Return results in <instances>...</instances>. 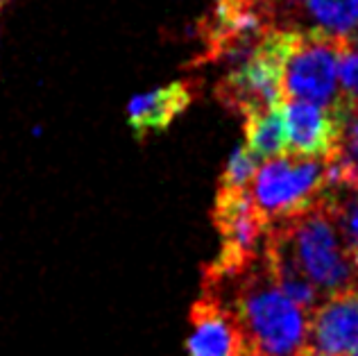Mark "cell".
I'll return each instance as SVG.
<instances>
[{
  "label": "cell",
  "instance_id": "obj_11",
  "mask_svg": "<svg viewBox=\"0 0 358 356\" xmlns=\"http://www.w3.org/2000/svg\"><path fill=\"white\" fill-rule=\"evenodd\" d=\"M324 202L343 245L358 261V186H338L324 193Z\"/></svg>",
  "mask_w": 358,
  "mask_h": 356
},
{
  "label": "cell",
  "instance_id": "obj_12",
  "mask_svg": "<svg viewBox=\"0 0 358 356\" xmlns=\"http://www.w3.org/2000/svg\"><path fill=\"white\" fill-rule=\"evenodd\" d=\"M259 171V159L248 148H238L231 155L227 168L220 177V189H248V182Z\"/></svg>",
  "mask_w": 358,
  "mask_h": 356
},
{
  "label": "cell",
  "instance_id": "obj_1",
  "mask_svg": "<svg viewBox=\"0 0 358 356\" xmlns=\"http://www.w3.org/2000/svg\"><path fill=\"white\" fill-rule=\"evenodd\" d=\"M295 30H272L248 57L236 64L215 87V98L222 107L238 111L243 116L263 109L279 107L284 102L281 75L293 48Z\"/></svg>",
  "mask_w": 358,
  "mask_h": 356
},
{
  "label": "cell",
  "instance_id": "obj_9",
  "mask_svg": "<svg viewBox=\"0 0 358 356\" xmlns=\"http://www.w3.org/2000/svg\"><path fill=\"white\" fill-rule=\"evenodd\" d=\"M248 148L257 159H275L286 155V127L281 105L245 116Z\"/></svg>",
  "mask_w": 358,
  "mask_h": 356
},
{
  "label": "cell",
  "instance_id": "obj_7",
  "mask_svg": "<svg viewBox=\"0 0 358 356\" xmlns=\"http://www.w3.org/2000/svg\"><path fill=\"white\" fill-rule=\"evenodd\" d=\"M186 350L191 356H243L245 341L236 315L218 297L202 293L191 306V336Z\"/></svg>",
  "mask_w": 358,
  "mask_h": 356
},
{
  "label": "cell",
  "instance_id": "obj_10",
  "mask_svg": "<svg viewBox=\"0 0 358 356\" xmlns=\"http://www.w3.org/2000/svg\"><path fill=\"white\" fill-rule=\"evenodd\" d=\"M338 186H358V107L354 105L347 107L341 150L327 162V191Z\"/></svg>",
  "mask_w": 358,
  "mask_h": 356
},
{
  "label": "cell",
  "instance_id": "obj_5",
  "mask_svg": "<svg viewBox=\"0 0 358 356\" xmlns=\"http://www.w3.org/2000/svg\"><path fill=\"white\" fill-rule=\"evenodd\" d=\"M213 225L222 236L220 257L213 264L241 266L263 255L268 222L254 207L248 189H218Z\"/></svg>",
  "mask_w": 358,
  "mask_h": 356
},
{
  "label": "cell",
  "instance_id": "obj_14",
  "mask_svg": "<svg viewBox=\"0 0 358 356\" xmlns=\"http://www.w3.org/2000/svg\"><path fill=\"white\" fill-rule=\"evenodd\" d=\"M352 356H358V350H356V352H354V354H352Z\"/></svg>",
  "mask_w": 358,
  "mask_h": 356
},
{
  "label": "cell",
  "instance_id": "obj_6",
  "mask_svg": "<svg viewBox=\"0 0 358 356\" xmlns=\"http://www.w3.org/2000/svg\"><path fill=\"white\" fill-rule=\"evenodd\" d=\"M358 350V288L327 297L308 313L301 352L308 356H352Z\"/></svg>",
  "mask_w": 358,
  "mask_h": 356
},
{
  "label": "cell",
  "instance_id": "obj_2",
  "mask_svg": "<svg viewBox=\"0 0 358 356\" xmlns=\"http://www.w3.org/2000/svg\"><path fill=\"white\" fill-rule=\"evenodd\" d=\"M327 162L281 155L254 175L252 202L270 225L306 211L327 193Z\"/></svg>",
  "mask_w": 358,
  "mask_h": 356
},
{
  "label": "cell",
  "instance_id": "obj_13",
  "mask_svg": "<svg viewBox=\"0 0 358 356\" xmlns=\"http://www.w3.org/2000/svg\"><path fill=\"white\" fill-rule=\"evenodd\" d=\"M297 3H301V0H290V5H297Z\"/></svg>",
  "mask_w": 358,
  "mask_h": 356
},
{
  "label": "cell",
  "instance_id": "obj_3",
  "mask_svg": "<svg viewBox=\"0 0 358 356\" xmlns=\"http://www.w3.org/2000/svg\"><path fill=\"white\" fill-rule=\"evenodd\" d=\"M347 50L343 34L327 30H295L293 48L284 64L281 91L284 100L331 105L338 98V69Z\"/></svg>",
  "mask_w": 358,
  "mask_h": 356
},
{
  "label": "cell",
  "instance_id": "obj_4",
  "mask_svg": "<svg viewBox=\"0 0 358 356\" xmlns=\"http://www.w3.org/2000/svg\"><path fill=\"white\" fill-rule=\"evenodd\" d=\"M347 102L338 96L331 105H313L301 100L281 102L286 127V155L308 159H334L341 150Z\"/></svg>",
  "mask_w": 358,
  "mask_h": 356
},
{
  "label": "cell",
  "instance_id": "obj_8",
  "mask_svg": "<svg viewBox=\"0 0 358 356\" xmlns=\"http://www.w3.org/2000/svg\"><path fill=\"white\" fill-rule=\"evenodd\" d=\"M195 82H173L145 96H136L127 107L129 127L138 138L166 129L195 100Z\"/></svg>",
  "mask_w": 358,
  "mask_h": 356
}]
</instances>
